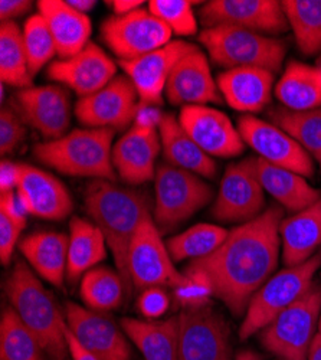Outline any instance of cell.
Returning a JSON list of instances; mask_svg holds the SVG:
<instances>
[{
	"label": "cell",
	"mask_w": 321,
	"mask_h": 360,
	"mask_svg": "<svg viewBox=\"0 0 321 360\" xmlns=\"http://www.w3.org/2000/svg\"><path fill=\"white\" fill-rule=\"evenodd\" d=\"M284 209L271 206L255 219L232 229L211 255L192 261L188 271L205 276L214 297L235 316H245L251 298L275 271L280 258V225Z\"/></svg>",
	"instance_id": "cell-1"
},
{
	"label": "cell",
	"mask_w": 321,
	"mask_h": 360,
	"mask_svg": "<svg viewBox=\"0 0 321 360\" xmlns=\"http://www.w3.org/2000/svg\"><path fill=\"white\" fill-rule=\"evenodd\" d=\"M84 203L86 214L105 236L129 294L133 285L129 273L130 245L143 218L152 214V202L141 191L122 188L110 180H94L85 189Z\"/></svg>",
	"instance_id": "cell-2"
},
{
	"label": "cell",
	"mask_w": 321,
	"mask_h": 360,
	"mask_svg": "<svg viewBox=\"0 0 321 360\" xmlns=\"http://www.w3.org/2000/svg\"><path fill=\"white\" fill-rule=\"evenodd\" d=\"M6 292L11 307L39 340L46 356L51 360H67L70 349L65 316L27 262L16 261L8 277Z\"/></svg>",
	"instance_id": "cell-3"
},
{
	"label": "cell",
	"mask_w": 321,
	"mask_h": 360,
	"mask_svg": "<svg viewBox=\"0 0 321 360\" xmlns=\"http://www.w3.org/2000/svg\"><path fill=\"white\" fill-rule=\"evenodd\" d=\"M112 129H75L61 139L34 147L38 162L67 176L115 180L112 166Z\"/></svg>",
	"instance_id": "cell-4"
},
{
	"label": "cell",
	"mask_w": 321,
	"mask_h": 360,
	"mask_svg": "<svg viewBox=\"0 0 321 360\" xmlns=\"http://www.w3.org/2000/svg\"><path fill=\"white\" fill-rule=\"evenodd\" d=\"M199 41L207 48L212 61L226 70L256 67L277 74L287 53V45L281 39L235 26L222 25L203 29Z\"/></svg>",
	"instance_id": "cell-5"
},
{
	"label": "cell",
	"mask_w": 321,
	"mask_h": 360,
	"mask_svg": "<svg viewBox=\"0 0 321 360\" xmlns=\"http://www.w3.org/2000/svg\"><path fill=\"white\" fill-rule=\"evenodd\" d=\"M321 317V284L310 288L264 330L259 342L281 360H308V352Z\"/></svg>",
	"instance_id": "cell-6"
},
{
	"label": "cell",
	"mask_w": 321,
	"mask_h": 360,
	"mask_svg": "<svg viewBox=\"0 0 321 360\" xmlns=\"http://www.w3.org/2000/svg\"><path fill=\"white\" fill-rule=\"evenodd\" d=\"M155 192L153 219L164 232L192 218L214 198L212 188L200 176L170 163L157 166Z\"/></svg>",
	"instance_id": "cell-7"
},
{
	"label": "cell",
	"mask_w": 321,
	"mask_h": 360,
	"mask_svg": "<svg viewBox=\"0 0 321 360\" xmlns=\"http://www.w3.org/2000/svg\"><path fill=\"white\" fill-rule=\"evenodd\" d=\"M320 265L321 258L318 254L301 265L287 266L271 277L251 298L240 328V338L247 340L259 333L281 311L297 302L313 284Z\"/></svg>",
	"instance_id": "cell-8"
},
{
	"label": "cell",
	"mask_w": 321,
	"mask_h": 360,
	"mask_svg": "<svg viewBox=\"0 0 321 360\" xmlns=\"http://www.w3.org/2000/svg\"><path fill=\"white\" fill-rule=\"evenodd\" d=\"M173 262L153 215H145L133 236L129 251V273L133 285L141 290L176 288L185 280V274H181Z\"/></svg>",
	"instance_id": "cell-9"
},
{
	"label": "cell",
	"mask_w": 321,
	"mask_h": 360,
	"mask_svg": "<svg viewBox=\"0 0 321 360\" xmlns=\"http://www.w3.org/2000/svg\"><path fill=\"white\" fill-rule=\"evenodd\" d=\"M264 192L258 176V158L230 163L222 176L211 215L219 222H249L264 212Z\"/></svg>",
	"instance_id": "cell-10"
},
{
	"label": "cell",
	"mask_w": 321,
	"mask_h": 360,
	"mask_svg": "<svg viewBox=\"0 0 321 360\" xmlns=\"http://www.w3.org/2000/svg\"><path fill=\"white\" fill-rule=\"evenodd\" d=\"M171 29L149 9H137L124 16H110L101 25L104 44L120 58L134 59L171 42Z\"/></svg>",
	"instance_id": "cell-11"
},
{
	"label": "cell",
	"mask_w": 321,
	"mask_h": 360,
	"mask_svg": "<svg viewBox=\"0 0 321 360\" xmlns=\"http://www.w3.org/2000/svg\"><path fill=\"white\" fill-rule=\"evenodd\" d=\"M179 360H232L229 326L209 304L179 314Z\"/></svg>",
	"instance_id": "cell-12"
},
{
	"label": "cell",
	"mask_w": 321,
	"mask_h": 360,
	"mask_svg": "<svg viewBox=\"0 0 321 360\" xmlns=\"http://www.w3.org/2000/svg\"><path fill=\"white\" fill-rule=\"evenodd\" d=\"M140 98L127 75H117L100 91L79 98L75 105L78 122L89 129L124 130L134 123Z\"/></svg>",
	"instance_id": "cell-13"
},
{
	"label": "cell",
	"mask_w": 321,
	"mask_h": 360,
	"mask_svg": "<svg viewBox=\"0 0 321 360\" xmlns=\"http://www.w3.org/2000/svg\"><path fill=\"white\" fill-rule=\"evenodd\" d=\"M199 16L207 27L235 26L261 35L282 34L289 29L277 0H212L203 4Z\"/></svg>",
	"instance_id": "cell-14"
},
{
	"label": "cell",
	"mask_w": 321,
	"mask_h": 360,
	"mask_svg": "<svg viewBox=\"0 0 321 360\" xmlns=\"http://www.w3.org/2000/svg\"><path fill=\"white\" fill-rule=\"evenodd\" d=\"M238 131L262 160L299 173L303 177L314 176L313 158L293 137L275 124L245 114L238 120Z\"/></svg>",
	"instance_id": "cell-15"
},
{
	"label": "cell",
	"mask_w": 321,
	"mask_h": 360,
	"mask_svg": "<svg viewBox=\"0 0 321 360\" xmlns=\"http://www.w3.org/2000/svg\"><path fill=\"white\" fill-rule=\"evenodd\" d=\"M22 122L51 140L67 134L71 124V101L60 85L29 86L18 91L11 105Z\"/></svg>",
	"instance_id": "cell-16"
},
{
	"label": "cell",
	"mask_w": 321,
	"mask_h": 360,
	"mask_svg": "<svg viewBox=\"0 0 321 360\" xmlns=\"http://www.w3.org/2000/svg\"><path fill=\"white\" fill-rule=\"evenodd\" d=\"M179 123L190 139L214 158H235L244 153L245 141L221 110L208 105H186L179 112Z\"/></svg>",
	"instance_id": "cell-17"
},
{
	"label": "cell",
	"mask_w": 321,
	"mask_h": 360,
	"mask_svg": "<svg viewBox=\"0 0 321 360\" xmlns=\"http://www.w3.org/2000/svg\"><path fill=\"white\" fill-rule=\"evenodd\" d=\"M65 321L77 342L97 360H130L131 349L111 319L77 303H67Z\"/></svg>",
	"instance_id": "cell-18"
},
{
	"label": "cell",
	"mask_w": 321,
	"mask_h": 360,
	"mask_svg": "<svg viewBox=\"0 0 321 360\" xmlns=\"http://www.w3.org/2000/svg\"><path fill=\"white\" fill-rule=\"evenodd\" d=\"M196 46L186 41H171L167 45L127 61H119L134 84L140 104L162 105L169 77L181 59Z\"/></svg>",
	"instance_id": "cell-19"
},
{
	"label": "cell",
	"mask_w": 321,
	"mask_h": 360,
	"mask_svg": "<svg viewBox=\"0 0 321 360\" xmlns=\"http://www.w3.org/2000/svg\"><path fill=\"white\" fill-rule=\"evenodd\" d=\"M46 74L53 82L71 88L78 97L85 98L112 81L117 67L97 44L90 42L79 53L51 63Z\"/></svg>",
	"instance_id": "cell-20"
},
{
	"label": "cell",
	"mask_w": 321,
	"mask_h": 360,
	"mask_svg": "<svg viewBox=\"0 0 321 360\" xmlns=\"http://www.w3.org/2000/svg\"><path fill=\"white\" fill-rule=\"evenodd\" d=\"M16 193L27 215H34L37 218L61 221L74 209L71 193L60 179L26 163H19V184Z\"/></svg>",
	"instance_id": "cell-21"
},
{
	"label": "cell",
	"mask_w": 321,
	"mask_h": 360,
	"mask_svg": "<svg viewBox=\"0 0 321 360\" xmlns=\"http://www.w3.org/2000/svg\"><path fill=\"white\" fill-rule=\"evenodd\" d=\"M164 94L173 105L221 104L222 94L212 77L208 58L197 46L174 65Z\"/></svg>",
	"instance_id": "cell-22"
},
{
	"label": "cell",
	"mask_w": 321,
	"mask_h": 360,
	"mask_svg": "<svg viewBox=\"0 0 321 360\" xmlns=\"http://www.w3.org/2000/svg\"><path fill=\"white\" fill-rule=\"evenodd\" d=\"M160 148L159 130L131 126L112 147V166L117 176L134 186L155 179Z\"/></svg>",
	"instance_id": "cell-23"
},
{
	"label": "cell",
	"mask_w": 321,
	"mask_h": 360,
	"mask_svg": "<svg viewBox=\"0 0 321 360\" xmlns=\"http://www.w3.org/2000/svg\"><path fill=\"white\" fill-rule=\"evenodd\" d=\"M216 84L230 108L242 112H258L271 101L274 72L256 67L232 68L222 72Z\"/></svg>",
	"instance_id": "cell-24"
},
{
	"label": "cell",
	"mask_w": 321,
	"mask_h": 360,
	"mask_svg": "<svg viewBox=\"0 0 321 360\" xmlns=\"http://www.w3.org/2000/svg\"><path fill=\"white\" fill-rule=\"evenodd\" d=\"M38 11L49 27L56 55L61 59L79 53L90 44V16L71 8L67 0H39Z\"/></svg>",
	"instance_id": "cell-25"
},
{
	"label": "cell",
	"mask_w": 321,
	"mask_h": 360,
	"mask_svg": "<svg viewBox=\"0 0 321 360\" xmlns=\"http://www.w3.org/2000/svg\"><path fill=\"white\" fill-rule=\"evenodd\" d=\"M70 238L61 232H35L23 238L19 250L27 265L45 281L63 287L68 266Z\"/></svg>",
	"instance_id": "cell-26"
},
{
	"label": "cell",
	"mask_w": 321,
	"mask_h": 360,
	"mask_svg": "<svg viewBox=\"0 0 321 360\" xmlns=\"http://www.w3.org/2000/svg\"><path fill=\"white\" fill-rule=\"evenodd\" d=\"M280 241L287 266L301 265L314 257L321 245V199L304 211L282 219Z\"/></svg>",
	"instance_id": "cell-27"
},
{
	"label": "cell",
	"mask_w": 321,
	"mask_h": 360,
	"mask_svg": "<svg viewBox=\"0 0 321 360\" xmlns=\"http://www.w3.org/2000/svg\"><path fill=\"white\" fill-rule=\"evenodd\" d=\"M162 148L167 163L192 172L200 177L214 179L218 166L215 160L190 139L173 114H164L159 126Z\"/></svg>",
	"instance_id": "cell-28"
},
{
	"label": "cell",
	"mask_w": 321,
	"mask_h": 360,
	"mask_svg": "<svg viewBox=\"0 0 321 360\" xmlns=\"http://www.w3.org/2000/svg\"><path fill=\"white\" fill-rule=\"evenodd\" d=\"M122 328L145 360H179V316L159 321L126 317Z\"/></svg>",
	"instance_id": "cell-29"
},
{
	"label": "cell",
	"mask_w": 321,
	"mask_h": 360,
	"mask_svg": "<svg viewBox=\"0 0 321 360\" xmlns=\"http://www.w3.org/2000/svg\"><path fill=\"white\" fill-rule=\"evenodd\" d=\"M258 176L264 191L288 211H304L321 199V193L307 182L306 177L274 166L261 158H258Z\"/></svg>",
	"instance_id": "cell-30"
},
{
	"label": "cell",
	"mask_w": 321,
	"mask_h": 360,
	"mask_svg": "<svg viewBox=\"0 0 321 360\" xmlns=\"http://www.w3.org/2000/svg\"><path fill=\"white\" fill-rule=\"evenodd\" d=\"M67 278L75 283L107 257V241L101 229L91 221L75 217L70 222Z\"/></svg>",
	"instance_id": "cell-31"
},
{
	"label": "cell",
	"mask_w": 321,
	"mask_h": 360,
	"mask_svg": "<svg viewBox=\"0 0 321 360\" xmlns=\"http://www.w3.org/2000/svg\"><path fill=\"white\" fill-rule=\"evenodd\" d=\"M275 97L282 107L293 111H308L321 107V75L315 67L289 63L275 85Z\"/></svg>",
	"instance_id": "cell-32"
},
{
	"label": "cell",
	"mask_w": 321,
	"mask_h": 360,
	"mask_svg": "<svg viewBox=\"0 0 321 360\" xmlns=\"http://www.w3.org/2000/svg\"><path fill=\"white\" fill-rule=\"evenodd\" d=\"M268 118L293 137L321 167V107L308 111L275 107L268 111Z\"/></svg>",
	"instance_id": "cell-33"
},
{
	"label": "cell",
	"mask_w": 321,
	"mask_h": 360,
	"mask_svg": "<svg viewBox=\"0 0 321 360\" xmlns=\"http://www.w3.org/2000/svg\"><path fill=\"white\" fill-rule=\"evenodd\" d=\"M124 294H127L126 284L117 269L96 266L81 278L79 295L94 311L101 313L120 307Z\"/></svg>",
	"instance_id": "cell-34"
},
{
	"label": "cell",
	"mask_w": 321,
	"mask_h": 360,
	"mask_svg": "<svg viewBox=\"0 0 321 360\" xmlns=\"http://www.w3.org/2000/svg\"><path fill=\"white\" fill-rule=\"evenodd\" d=\"M0 78L2 84L20 89L32 86L23 32L16 22H2L0 26Z\"/></svg>",
	"instance_id": "cell-35"
},
{
	"label": "cell",
	"mask_w": 321,
	"mask_h": 360,
	"mask_svg": "<svg viewBox=\"0 0 321 360\" xmlns=\"http://www.w3.org/2000/svg\"><path fill=\"white\" fill-rule=\"evenodd\" d=\"M297 46L304 55L321 52V0H284L281 2Z\"/></svg>",
	"instance_id": "cell-36"
},
{
	"label": "cell",
	"mask_w": 321,
	"mask_h": 360,
	"mask_svg": "<svg viewBox=\"0 0 321 360\" xmlns=\"http://www.w3.org/2000/svg\"><path fill=\"white\" fill-rule=\"evenodd\" d=\"M228 233L219 225L197 224L176 236L169 238L166 247L173 261H195L215 252L223 244Z\"/></svg>",
	"instance_id": "cell-37"
},
{
	"label": "cell",
	"mask_w": 321,
	"mask_h": 360,
	"mask_svg": "<svg viewBox=\"0 0 321 360\" xmlns=\"http://www.w3.org/2000/svg\"><path fill=\"white\" fill-rule=\"evenodd\" d=\"M46 353L12 307L0 323V360H46Z\"/></svg>",
	"instance_id": "cell-38"
},
{
	"label": "cell",
	"mask_w": 321,
	"mask_h": 360,
	"mask_svg": "<svg viewBox=\"0 0 321 360\" xmlns=\"http://www.w3.org/2000/svg\"><path fill=\"white\" fill-rule=\"evenodd\" d=\"M29 72L35 77L56 53V46L45 19L38 13L25 22L22 29Z\"/></svg>",
	"instance_id": "cell-39"
},
{
	"label": "cell",
	"mask_w": 321,
	"mask_h": 360,
	"mask_svg": "<svg viewBox=\"0 0 321 360\" xmlns=\"http://www.w3.org/2000/svg\"><path fill=\"white\" fill-rule=\"evenodd\" d=\"M189 0H150L148 9L166 23L173 34L192 37L197 32V19Z\"/></svg>",
	"instance_id": "cell-40"
},
{
	"label": "cell",
	"mask_w": 321,
	"mask_h": 360,
	"mask_svg": "<svg viewBox=\"0 0 321 360\" xmlns=\"http://www.w3.org/2000/svg\"><path fill=\"white\" fill-rule=\"evenodd\" d=\"M214 288L209 280L197 271L185 273V280L174 288V298L183 309H195L209 304Z\"/></svg>",
	"instance_id": "cell-41"
},
{
	"label": "cell",
	"mask_w": 321,
	"mask_h": 360,
	"mask_svg": "<svg viewBox=\"0 0 321 360\" xmlns=\"http://www.w3.org/2000/svg\"><path fill=\"white\" fill-rule=\"evenodd\" d=\"M26 127L12 107H4L0 112V153L11 155L23 143Z\"/></svg>",
	"instance_id": "cell-42"
},
{
	"label": "cell",
	"mask_w": 321,
	"mask_h": 360,
	"mask_svg": "<svg viewBox=\"0 0 321 360\" xmlns=\"http://www.w3.org/2000/svg\"><path fill=\"white\" fill-rule=\"evenodd\" d=\"M170 306V298L163 287H150L143 290L137 300V310L145 319L162 317Z\"/></svg>",
	"instance_id": "cell-43"
},
{
	"label": "cell",
	"mask_w": 321,
	"mask_h": 360,
	"mask_svg": "<svg viewBox=\"0 0 321 360\" xmlns=\"http://www.w3.org/2000/svg\"><path fill=\"white\" fill-rule=\"evenodd\" d=\"M20 232L22 229L13 221L0 214V259L4 265L11 262Z\"/></svg>",
	"instance_id": "cell-44"
},
{
	"label": "cell",
	"mask_w": 321,
	"mask_h": 360,
	"mask_svg": "<svg viewBox=\"0 0 321 360\" xmlns=\"http://www.w3.org/2000/svg\"><path fill=\"white\" fill-rule=\"evenodd\" d=\"M0 214L6 215L11 221H13L22 231L26 226L27 212L22 205L16 191L0 193Z\"/></svg>",
	"instance_id": "cell-45"
},
{
	"label": "cell",
	"mask_w": 321,
	"mask_h": 360,
	"mask_svg": "<svg viewBox=\"0 0 321 360\" xmlns=\"http://www.w3.org/2000/svg\"><path fill=\"white\" fill-rule=\"evenodd\" d=\"M163 115L164 114L156 105L138 104V110H137L133 126L145 129V130H159Z\"/></svg>",
	"instance_id": "cell-46"
},
{
	"label": "cell",
	"mask_w": 321,
	"mask_h": 360,
	"mask_svg": "<svg viewBox=\"0 0 321 360\" xmlns=\"http://www.w3.org/2000/svg\"><path fill=\"white\" fill-rule=\"evenodd\" d=\"M19 184V163L4 160L0 165V193L16 191Z\"/></svg>",
	"instance_id": "cell-47"
},
{
	"label": "cell",
	"mask_w": 321,
	"mask_h": 360,
	"mask_svg": "<svg viewBox=\"0 0 321 360\" xmlns=\"http://www.w3.org/2000/svg\"><path fill=\"white\" fill-rule=\"evenodd\" d=\"M32 8L29 0H2L0 2V19L2 22H15L13 19L23 16Z\"/></svg>",
	"instance_id": "cell-48"
},
{
	"label": "cell",
	"mask_w": 321,
	"mask_h": 360,
	"mask_svg": "<svg viewBox=\"0 0 321 360\" xmlns=\"http://www.w3.org/2000/svg\"><path fill=\"white\" fill-rule=\"evenodd\" d=\"M107 4L111 5L115 16L129 15L137 9H141V5H144L143 0H112V2Z\"/></svg>",
	"instance_id": "cell-49"
},
{
	"label": "cell",
	"mask_w": 321,
	"mask_h": 360,
	"mask_svg": "<svg viewBox=\"0 0 321 360\" xmlns=\"http://www.w3.org/2000/svg\"><path fill=\"white\" fill-rule=\"evenodd\" d=\"M67 340H68V349H70V357L72 360H97L93 354L86 352L78 342L77 339L71 335L67 326Z\"/></svg>",
	"instance_id": "cell-50"
},
{
	"label": "cell",
	"mask_w": 321,
	"mask_h": 360,
	"mask_svg": "<svg viewBox=\"0 0 321 360\" xmlns=\"http://www.w3.org/2000/svg\"><path fill=\"white\" fill-rule=\"evenodd\" d=\"M308 360H321V317H320V321H318L317 332H315L314 339H313L311 346H310Z\"/></svg>",
	"instance_id": "cell-51"
},
{
	"label": "cell",
	"mask_w": 321,
	"mask_h": 360,
	"mask_svg": "<svg viewBox=\"0 0 321 360\" xmlns=\"http://www.w3.org/2000/svg\"><path fill=\"white\" fill-rule=\"evenodd\" d=\"M67 4L74 8L75 11H78L79 13L86 15L90 11H93L97 5L96 0H67Z\"/></svg>",
	"instance_id": "cell-52"
},
{
	"label": "cell",
	"mask_w": 321,
	"mask_h": 360,
	"mask_svg": "<svg viewBox=\"0 0 321 360\" xmlns=\"http://www.w3.org/2000/svg\"><path fill=\"white\" fill-rule=\"evenodd\" d=\"M233 360H262V359L258 353H255L252 350H244V352L238 353Z\"/></svg>",
	"instance_id": "cell-53"
},
{
	"label": "cell",
	"mask_w": 321,
	"mask_h": 360,
	"mask_svg": "<svg viewBox=\"0 0 321 360\" xmlns=\"http://www.w3.org/2000/svg\"><path fill=\"white\" fill-rule=\"evenodd\" d=\"M317 70H318V72H320V75H321V58L318 59V64H317V67H315Z\"/></svg>",
	"instance_id": "cell-54"
},
{
	"label": "cell",
	"mask_w": 321,
	"mask_h": 360,
	"mask_svg": "<svg viewBox=\"0 0 321 360\" xmlns=\"http://www.w3.org/2000/svg\"><path fill=\"white\" fill-rule=\"evenodd\" d=\"M320 258H321V254H320Z\"/></svg>",
	"instance_id": "cell-55"
}]
</instances>
